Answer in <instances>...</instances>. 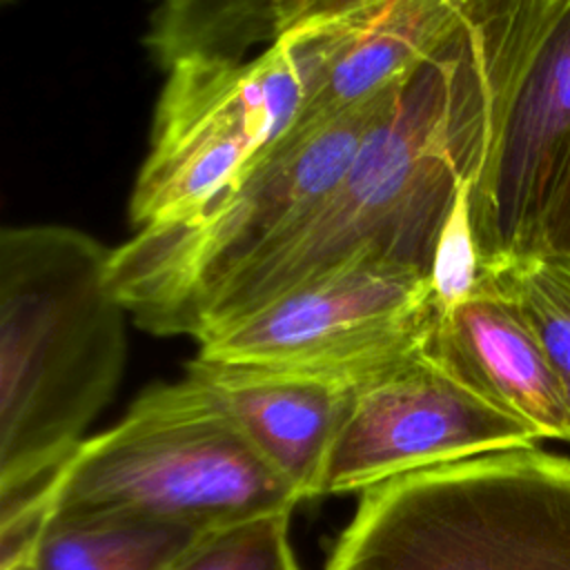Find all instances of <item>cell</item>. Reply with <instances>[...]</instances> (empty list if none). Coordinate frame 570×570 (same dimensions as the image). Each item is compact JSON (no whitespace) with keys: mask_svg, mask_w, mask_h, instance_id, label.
Listing matches in <instances>:
<instances>
[{"mask_svg":"<svg viewBox=\"0 0 570 570\" xmlns=\"http://www.w3.org/2000/svg\"><path fill=\"white\" fill-rule=\"evenodd\" d=\"M456 36L405 80L345 176L203 294L194 338L354 258H385L428 274L459 180L472 174L479 140Z\"/></svg>","mask_w":570,"mask_h":570,"instance_id":"obj_1","label":"cell"},{"mask_svg":"<svg viewBox=\"0 0 570 570\" xmlns=\"http://www.w3.org/2000/svg\"><path fill=\"white\" fill-rule=\"evenodd\" d=\"M109 256L67 225L0 234V505L51 485L120 383L127 309Z\"/></svg>","mask_w":570,"mask_h":570,"instance_id":"obj_2","label":"cell"},{"mask_svg":"<svg viewBox=\"0 0 570 570\" xmlns=\"http://www.w3.org/2000/svg\"><path fill=\"white\" fill-rule=\"evenodd\" d=\"M303 499L218 399L185 374L145 390L80 443L49 488V519H136L218 532Z\"/></svg>","mask_w":570,"mask_h":570,"instance_id":"obj_3","label":"cell"},{"mask_svg":"<svg viewBox=\"0 0 570 570\" xmlns=\"http://www.w3.org/2000/svg\"><path fill=\"white\" fill-rule=\"evenodd\" d=\"M325 570H570V454L537 443L367 488Z\"/></svg>","mask_w":570,"mask_h":570,"instance_id":"obj_4","label":"cell"},{"mask_svg":"<svg viewBox=\"0 0 570 570\" xmlns=\"http://www.w3.org/2000/svg\"><path fill=\"white\" fill-rule=\"evenodd\" d=\"M461 45L479 102L483 263L525 256L570 151V0H465Z\"/></svg>","mask_w":570,"mask_h":570,"instance_id":"obj_5","label":"cell"},{"mask_svg":"<svg viewBox=\"0 0 570 570\" xmlns=\"http://www.w3.org/2000/svg\"><path fill=\"white\" fill-rule=\"evenodd\" d=\"M405 82L316 122L296 125L229 194L147 225L111 247L109 283L136 325L194 336L203 294L312 209L347 171Z\"/></svg>","mask_w":570,"mask_h":570,"instance_id":"obj_6","label":"cell"},{"mask_svg":"<svg viewBox=\"0 0 570 570\" xmlns=\"http://www.w3.org/2000/svg\"><path fill=\"white\" fill-rule=\"evenodd\" d=\"M305 94L285 36L245 60L171 62L129 198L134 229L183 220L234 191L296 127Z\"/></svg>","mask_w":570,"mask_h":570,"instance_id":"obj_7","label":"cell"},{"mask_svg":"<svg viewBox=\"0 0 570 570\" xmlns=\"http://www.w3.org/2000/svg\"><path fill=\"white\" fill-rule=\"evenodd\" d=\"M436 318L423 269L365 256L216 323L196 341L205 358L356 387L421 354Z\"/></svg>","mask_w":570,"mask_h":570,"instance_id":"obj_8","label":"cell"},{"mask_svg":"<svg viewBox=\"0 0 570 570\" xmlns=\"http://www.w3.org/2000/svg\"><path fill=\"white\" fill-rule=\"evenodd\" d=\"M541 443L528 425L497 410L421 354L358 383L332 445L323 494Z\"/></svg>","mask_w":570,"mask_h":570,"instance_id":"obj_9","label":"cell"},{"mask_svg":"<svg viewBox=\"0 0 570 570\" xmlns=\"http://www.w3.org/2000/svg\"><path fill=\"white\" fill-rule=\"evenodd\" d=\"M463 13L465 0H372L289 27L307 89L296 125L405 82L456 36Z\"/></svg>","mask_w":570,"mask_h":570,"instance_id":"obj_10","label":"cell"},{"mask_svg":"<svg viewBox=\"0 0 570 570\" xmlns=\"http://www.w3.org/2000/svg\"><path fill=\"white\" fill-rule=\"evenodd\" d=\"M428 354L476 396L521 421L539 441L570 445V401L519 307L481 281L439 314Z\"/></svg>","mask_w":570,"mask_h":570,"instance_id":"obj_11","label":"cell"},{"mask_svg":"<svg viewBox=\"0 0 570 570\" xmlns=\"http://www.w3.org/2000/svg\"><path fill=\"white\" fill-rule=\"evenodd\" d=\"M185 374L218 399L303 501L323 494L327 459L354 387L321 376L205 356L189 361Z\"/></svg>","mask_w":570,"mask_h":570,"instance_id":"obj_12","label":"cell"},{"mask_svg":"<svg viewBox=\"0 0 570 570\" xmlns=\"http://www.w3.org/2000/svg\"><path fill=\"white\" fill-rule=\"evenodd\" d=\"M187 525L136 519H49L33 570H169L203 537Z\"/></svg>","mask_w":570,"mask_h":570,"instance_id":"obj_13","label":"cell"},{"mask_svg":"<svg viewBox=\"0 0 570 570\" xmlns=\"http://www.w3.org/2000/svg\"><path fill=\"white\" fill-rule=\"evenodd\" d=\"M296 0H158L147 45L167 69L180 58L245 60L274 45Z\"/></svg>","mask_w":570,"mask_h":570,"instance_id":"obj_14","label":"cell"},{"mask_svg":"<svg viewBox=\"0 0 570 570\" xmlns=\"http://www.w3.org/2000/svg\"><path fill=\"white\" fill-rule=\"evenodd\" d=\"M481 281L519 307L570 401V261L546 252L490 261Z\"/></svg>","mask_w":570,"mask_h":570,"instance_id":"obj_15","label":"cell"},{"mask_svg":"<svg viewBox=\"0 0 570 570\" xmlns=\"http://www.w3.org/2000/svg\"><path fill=\"white\" fill-rule=\"evenodd\" d=\"M169 570H298L289 543V514L212 532Z\"/></svg>","mask_w":570,"mask_h":570,"instance_id":"obj_16","label":"cell"},{"mask_svg":"<svg viewBox=\"0 0 570 570\" xmlns=\"http://www.w3.org/2000/svg\"><path fill=\"white\" fill-rule=\"evenodd\" d=\"M470 187V178L459 180L448 216L439 229L428 269L430 289L439 314L470 301L479 292L483 276V254L472 220Z\"/></svg>","mask_w":570,"mask_h":570,"instance_id":"obj_17","label":"cell"},{"mask_svg":"<svg viewBox=\"0 0 570 570\" xmlns=\"http://www.w3.org/2000/svg\"><path fill=\"white\" fill-rule=\"evenodd\" d=\"M534 252H546L570 261V151L546 205Z\"/></svg>","mask_w":570,"mask_h":570,"instance_id":"obj_18","label":"cell"},{"mask_svg":"<svg viewBox=\"0 0 570 570\" xmlns=\"http://www.w3.org/2000/svg\"><path fill=\"white\" fill-rule=\"evenodd\" d=\"M365 2H372V0H296L285 18H283V27H281V36L298 24V22H305V20H316V18H327V16H334L338 11H345L350 7H358V4H365Z\"/></svg>","mask_w":570,"mask_h":570,"instance_id":"obj_19","label":"cell"},{"mask_svg":"<svg viewBox=\"0 0 570 570\" xmlns=\"http://www.w3.org/2000/svg\"><path fill=\"white\" fill-rule=\"evenodd\" d=\"M7 570H33V568H31V563H20V566H11Z\"/></svg>","mask_w":570,"mask_h":570,"instance_id":"obj_20","label":"cell"},{"mask_svg":"<svg viewBox=\"0 0 570 570\" xmlns=\"http://www.w3.org/2000/svg\"><path fill=\"white\" fill-rule=\"evenodd\" d=\"M2 4H11V2H16V0H0Z\"/></svg>","mask_w":570,"mask_h":570,"instance_id":"obj_21","label":"cell"}]
</instances>
